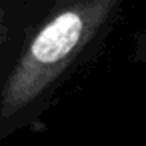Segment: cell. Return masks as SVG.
<instances>
[{"mask_svg": "<svg viewBox=\"0 0 146 146\" xmlns=\"http://www.w3.org/2000/svg\"><path fill=\"white\" fill-rule=\"evenodd\" d=\"M120 0H86L58 10L28 42L0 92V118L30 114L106 26Z\"/></svg>", "mask_w": 146, "mask_h": 146, "instance_id": "6da1fadb", "label": "cell"}, {"mask_svg": "<svg viewBox=\"0 0 146 146\" xmlns=\"http://www.w3.org/2000/svg\"><path fill=\"white\" fill-rule=\"evenodd\" d=\"M132 58H134L136 62H146V30H144V32H140V34L136 36Z\"/></svg>", "mask_w": 146, "mask_h": 146, "instance_id": "7a4b0ae2", "label": "cell"}, {"mask_svg": "<svg viewBox=\"0 0 146 146\" xmlns=\"http://www.w3.org/2000/svg\"><path fill=\"white\" fill-rule=\"evenodd\" d=\"M4 32H6V28H4V14H2V8H0V42H2V38H4Z\"/></svg>", "mask_w": 146, "mask_h": 146, "instance_id": "3957f363", "label": "cell"}]
</instances>
